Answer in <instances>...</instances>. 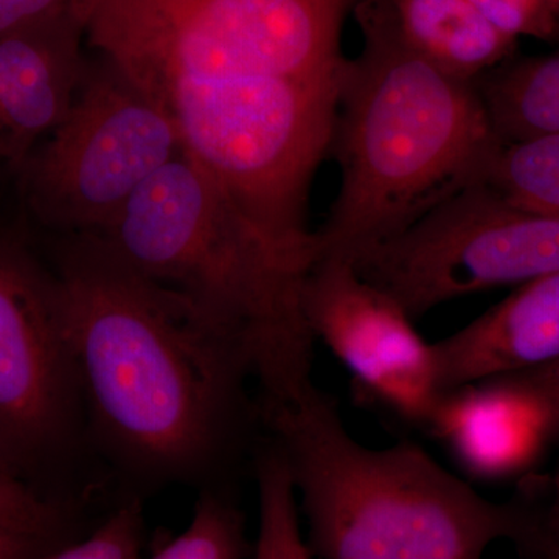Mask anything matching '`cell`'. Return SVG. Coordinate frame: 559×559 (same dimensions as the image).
Wrapping results in <instances>:
<instances>
[{"mask_svg": "<svg viewBox=\"0 0 559 559\" xmlns=\"http://www.w3.org/2000/svg\"><path fill=\"white\" fill-rule=\"evenodd\" d=\"M432 348L441 396L559 362V272L518 286Z\"/></svg>", "mask_w": 559, "mask_h": 559, "instance_id": "obj_13", "label": "cell"}, {"mask_svg": "<svg viewBox=\"0 0 559 559\" xmlns=\"http://www.w3.org/2000/svg\"><path fill=\"white\" fill-rule=\"evenodd\" d=\"M535 559H559V471L551 484L549 507L539 514V536Z\"/></svg>", "mask_w": 559, "mask_h": 559, "instance_id": "obj_24", "label": "cell"}, {"mask_svg": "<svg viewBox=\"0 0 559 559\" xmlns=\"http://www.w3.org/2000/svg\"><path fill=\"white\" fill-rule=\"evenodd\" d=\"M353 266L417 319L471 294L559 272V218L477 182Z\"/></svg>", "mask_w": 559, "mask_h": 559, "instance_id": "obj_8", "label": "cell"}, {"mask_svg": "<svg viewBox=\"0 0 559 559\" xmlns=\"http://www.w3.org/2000/svg\"><path fill=\"white\" fill-rule=\"evenodd\" d=\"M70 0H0V36L68 10Z\"/></svg>", "mask_w": 559, "mask_h": 559, "instance_id": "obj_22", "label": "cell"}, {"mask_svg": "<svg viewBox=\"0 0 559 559\" xmlns=\"http://www.w3.org/2000/svg\"><path fill=\"white\" fill-rule=\"evenodd\" d=\"M0 522L64 543L69 511L28 487L0 460Z\"/></svg>", "mask_w": 559, "mask_h": 559, "instance_id": "obj_19", "label": "cell"}, {"mask_svg": "<svg viewBox=\"0 0 559 559\" xmlns=\"http://www.w3.org/2000/svg\"><path fill=\"white\" fill-rule=\"evenodd\" d=\"M474 86L502 145L559 134V53L503 61Z\"/></svg>", "mask_w": 559, "mask_h": 559, "instance_id": "obj_15", "label": "cell"}, {"mask_svg": "<svg viewBox=\"0 0 559 559\" xmlns=\"http://www.w3.org/2000/svg\"><path fill=\"white\" fill-rule=\"evenodd\" d=\"M16 212L0 219V460L22 477L73 439L84 401L57 272Z\"/></svg>", "mask_w": 559, "mask_h": 559, "instance_id": "obj_9", "label": "cell"}, {"mask_svg": "<svg viewBox=\"0 0 559 559\" xmlns=\"http://www.w3.org/2000/svg\"><path fill=\"white\" fill-rule=\"evenodd\" d=\"M353 10L362 49L342 68L330 148L340 190L316 231V261L349 264L484 182L502 146L474 83L412 50L389 0Z\"/></svg>", "mask_w": 559, "mask_h": 559, "instance_id": "obj_2", "label": "cell"}, {"mask_svg": "<svg viewBox=\"0 0 559 559\" xmlns=\"http://www.w3.org/2000/svg\"><path fill=\"white\" fill-rule=\"evenodd\" d=\"M47 248L84 411L103 448L142 479L210 473L250 415L245 349L100 235H49Z\"/></svg>", "mask_w": 559, "mask_h": 559, "instance_id": "obj_1", "label": "cell"}, {"mask_svg": "<svg viewBox=\"0 0 559 559\" xmlns=\"http://www.w3.org/2000/svg\"><path fill=\"white\" fill-rule=\"evenodd\" d=\"M0 165H3V153H2V148H0Z\"/></svg>", "mask_w": 559, "mask_h": 559, "instance_id": "obj_26", "label": "cell"}, {"mask_svg": "<svg viewBox=\"0 0 559 559\" xmlns=\"http://www.w3.org/2000/svg\"><path fill=\"white\" fill-rule=\"evenodd\" d=\"M521 374L533 388L539 390L540 395L549 404L551 417H554V441L559 444V362L524 371Z\"/></svg>", "mask_w": 559, "mask_h": 559, "instance_id": "obj_25", "label": "cell"}, {"mask_svg": "<svg viewBox=\"0 0 559 559\" xmlns=\"http://www.w3.org/2000/svg\"><path fill=\"white\" fill-rule=\"evenodd\" d=\"M87 62L83 25L70 7L0 36V148L7 171L64 119Z\"/></svg>", "mask_w": 559, "mask_h": 559, "instance_id": "obj_11", "label": "cell"}, {"mask_svg": "<svg viewBox=\"0 0 559 559\" xmlns=\"http://www.w3.org/2000/svg\"><path fill=\"white\" fill-rule=\"evenodd\" d=\"M341 73L175 76L145 94L170 114L183 151L250 218L283 240L312 245L308 205L316 171L330 157Z\"/></svg>", "mask_w": 559, "mask_h": 559, "instance_id": "obj_6", "label": "cell"}, {"mask_svg": "<svg viewBox=\"0 0 559 559\" xmlns=\"http://www.w3.org/2000/svg\"><path fill=\"white\" fill-rule=\"evenodd\" d=\"M64 546L62 540L35 535L0 522V559H38Z\"/></svg>", "mask_w": 559, "mask_h": 559, "instance_id": "obj_23", "label": "cell"}, {"mask_svg": "<svg viewBox=\"0 0 559 559\" xmlns=\"http://www.w3.org/2000/svg\"><path fill=\"white\" fill-rule=\"evenodd\" d=\"M249 554L241 511L209 489L198 500L186 532L159 547L150 559H246Z\"/></svg>", "mask_w": 559, "mask_h": 559, "instance_id": "obj_18", "label": "cell"}, {"mask_svg": "<svg viewBox=\"0 0 559 559\" xmlns=\"http://www.w3.org/2000/svg\"><path fill=\"white\" fill-rule=\"evenodd\" d=\"M484 182L514 205L559 218V134L500 146Z\"/></svg>", "mask_w": 559, "mask_h": 559, "instance_id": "obj_16", "label": "cell"}, {"mask_svg": "<svg viewBox=\"0 0 559 559\" xmlns=\"http://www.w3.org/2000/svg\"><path fill=\"white\" fill-rule=\"evenodd\" d=\"M143 543L142 506L121 503L87 538L57 547L38 559H140Z\"/></svg>", "mask_w": 559, "mask_h": 559, "instance_id": "obj_20", "label": "cell"}, {"mask_svg": "<svg viewBox=\"0 0 559 559\" xmlns=\"http://www.w3.org/2000/svg\"><path fill=\"white\" fill-rule=\"evenodd\" d=\"M412 50L451 79L474 83L510 60L516 39L499 32L468 0H389Z\"/></svg>", "mask_w": 559, "mask_h": 559, "instance_id": "obj_14", "label": "cell"}, {"mask_svg": "<svg viewBox=\"0 0 559 559\" xmlns=\"http://www.w3.org/2000/svg\"><path fill=\"white\" fill-rule=\"evenodd\" d=\"M426 426L480 479L522 473L554 440L549 404L518 373L444 393Z\"/></svg>", "mask_w": 559, "mask_h": 559, "instance_id": "obj_12", "label": "cell"}, {"mask_svg": "<svg viewBox=\"0 0 559 559\" xmlns=\"http://www.w3.org/2000/svg\"><path fill=\"white\" fill-rule=\"evenodd\" d=\"M304 314L359 388L412 423L428 425L441 400L436 356L414 319L388 293L344 261H314L304 286Z\"/></svg>", "mask_w": 559, "mask_h": 559, "instance_id": "obj_10", "label": "cell"}, {"mask_svg": "<svg viewBox=\"0 0 559 559\" xmlns=\"http://www.w3.org/2000/svg\"><path fill=\"white\" fill-rule=\"evenodd\" d=\"M180 153L170 114L112 62L90 55L64 119L10 171L17 209L40 234H102Z\"/></svg>", "mask_w": 559, "mask_h": 559, "instance_id": "obj_7", "label": "cell"}, {"mask_svg": "<svg viewBox=\"0 0 559 559\" xmlns=\"http://www.w3.org/2000/svg\"><path fill=\"white\" fill-rule=\"evenodd\" d=\"M481 16L513 39L559 36V0H468Z\"/></svg>", "mask_w": 559, "mask_h": 559, "instance_id": "obj_21", "label": "cell"}, {"mask_svg": "<svg viewBox=\"0 0 559 559\" xmlns=\"http://www.w3.org/2000/svg\"><path fill=\"white\" fill-rule=\"evenodd\" d=\"M260 527L253 559H311L301 536L297 495L277 444L267 441L255 462Z\"/></svg>", "mask_w": 559, "mask_h": 559, "instance_id": "obj_17", "label": "cell"}, {"mask_svg": "<svg viewBox=\"0 0 559 559\" xmlns=\"http://www.w3.org/2000/svg\"><path fill=\"white\" fill-rule=\"evenodd\" d=\"M358 0H70L86 46L146 92L175 76L326 79Z\"/></svg>", "mask_w": 559, "mask_h": 559, "instance_id": "obj_5", "label": "cell"}, {"mask_svg": "<svg viewBox=\"0 0 559 559\" xmlns=\"http://www.w3.org/2000/svg\"><path fill=\"white\" fill-rule=\"evenodd\" d=\"M97 235L241 345L261 403L297 399L314 384L316 340L301 297L318 241L297 245L272 234L186 151Z\"/></svg>", "mask_w": 559, "mask_h": 559, "instance_id": "obj_3", "label": "cell"}, {"mask_svg": "<svg viewBox=\"0 0 559 559\" xmlns=\"http://www.w3.org/2000/svg\"><path fill=\"white\" fill-rule=\"evenodd\" d=\"M307 516L320 559H481L511 540L535 558L539 514L485 499L411 441L359 443L334 401L314 384L282 403H260Z\"/></svg>", "mask_w": 559, "mask_h": 559, "instance_id": "obj_4", "label": "cell"}]
</instances>
